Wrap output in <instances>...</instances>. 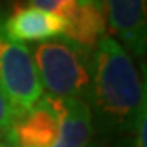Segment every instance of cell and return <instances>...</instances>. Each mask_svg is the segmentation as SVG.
<instances>
[{
	"mask_svg": "<svg viewBox=\"0 0 147 147\" xmlns=\"http://www.w3.org/2000/svg\"><path fill=\"white\" fill-rule=\"evenodd\" d=\"M146 82L124 47L113 36H105L93 49V85L90 108L103 132H132L147 108Z\"/></svg>",
	"mask_w": 147,
	"mask_h": 147,
	"instance_id": "6da1fadb",
	"label": "cell"
},
{
	"mask_svg": "<svg viewBox=\"0 0 147 147\" xmlns=\"http://www.w3.org/2000/svg\"><path fill=\"white\" fill-rule=\"evenodd\" d=\"M31 56L42 90L56 98H77L90 103L93 49L59 36L36 44Z\"/></svg>",
	"mask_w": 147,
	"mask_h": 147,
	"instance_id": "7a4b0ae2",
	"label": "cell"
},
{
	"mask_svg": "<svg viewBox=\"0 0 147 147\" xmlns=\"http://www.w3.org/2000/svg\"><path fill=\"white\" fill-rule=\"evenodd\" d=\"M5 15L0 10V88L11 103L16 119L31 110L44 95L42 85L26 44L7 36Z\"/></svg>",
	"mask_w": 147,
	"mask_h": 147,
	"instance_id": "3957f363",
	"label": "cell"
},
{
	"mask_svg": "<svg viewBox=\"0 0 147 147\" xmlns=\"http://www.w3.org/2000/svg\"><path fill=\"white\" fill-rule=\"evenodd\" d=\"M30 7L51 11L65 23L62 36L95 49L106 33V16L101 0H26Z\"/></svg>",
	"mask_w": 147,
	"mask_h": 147,
	"instance_id": "277c9868",
	"label": "cell"
},
{
	"mask_svg": "<svg viewBox=\"0 0 147 147\" xmlns=\"http://www.w3.org/2000/svg\"><path fill=\"white\" fill-rule=\"evenodd\" d=\"M106 26L116 34V41L129 56L141 59L147 49L146 0H101Z\"/></svg>",
	"mask_w": 147,
	"mask_h": 147,
	"instance_id": "5b68a950",
	"label": "cell"
},
{
	"mask_svg": "<svg viewBox=\"0 0 147 147\" xmlns=\"http://www.w3.org/2000/svg\"><path fill=\"white\" fill-rule=\"evenodd\" d=\"M61 98L42 95L31 110L20 116L13 124L20 147H53L59 127Z\"/></svg>",
	"mask_w": 147,
	"mask_h": 147,
	"instance_id": "8992f818",
	"label": "cell"
},
{
	"mask_svg": "<svg viewBox=\"0 0 147 147\" xmlns=\"http://www.w3.org/2000/svg\"><path fill=\"white\" fill-rule=\"evenodd\" d=\"M3 28L11 41L25 44L44 42L62 36L65 23L51 11L34 7H20L11 15L5 16Z\"/></svg>",
	"mask_w": 147,
	"mask_h": 147,
	"instance_id": "52a82bcc",
	"label": "cell"
},
{
	"mask_svg": "<svg viewBox=\"0 0 147 147\" xmlns=\"http://www.w3.org/2000/svg\"><path fill=\"white\" fill-rule=\"evenodd\" d=\"M95 132L90 103L77 98H61L57 136L53 147H85Z\"/></svg>",
	"mask_w": 147,
	"mask_h": 147,
	"instance_id": "ba28073f",
	"label": "cell"
},
{
	"mask_svg": "<svg viewBox=\"0 0 147 147\" xmlns=\"http://www.w3.org/2000/svg\"><path fill=\"white\" fill-rule=\"evenodd\" d=\"M16 121V113L13 110L11 103L5 96V93L0 88V134L8 132L13 129V124Z\"/></svg>",
	"mask_w": 147,
	"mask_h": 147,
	"instance_id": "9c48e42d",
	"label": "cell"
},
{
	"mask_svg": "<svg viewBox=\"0 0 147 147\" xmlns=\"http://www.w3.org/2000/svg\"><path fill=\"white\" fill-rule=\"evenodd\" d=\"M0 147H20L15 134H13V129L8 131V132L0 134Z\"/></svg>",
	"mask_w": 147,
	"mask_h": 147,
	"instance_id": "30bf717a",
	"label": "cell"
},
{
	"mask_svg": "<svg viewBox=\"0 0 147 147\" xmlns=\"http://www.w3.org/2000/svg\"><path fill=\"white\" fill-rule=\"evenodd\" d=\"M85 147H108V146H106L105 142H101V141H90Z\"/></svg>",
	"mask_w": 147,
	"mask_h": 147,
	"instance_id": "8fae6325",
	"label": "cell"
}]
</instances>
